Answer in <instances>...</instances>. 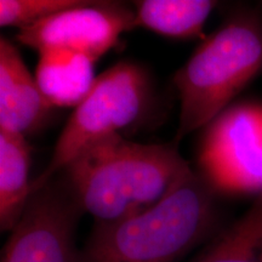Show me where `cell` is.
Instances as JSON below:
<instances>
[{
    "instance_id": "13",
    "label": "cell",
    "mask_w": 262,
    "mask_h": 262,
    "mask_svg": "<svg viewBox=\"0 0 262 262\" xmlns=\"http://www.w3.org/2000/svg\"><path fill=\"white\" fill-rule=\"evenodd\" d=\"M83 0H0V26L31 27L51 16L79 5Z\"/></svg>"
},
{
    "instance_id": "2",
    "label": "cell",
    "mask_w": 262,
    "mask_h": 262,
    "mask_svg": "<svg viewBox=\"0 0 262 262\" xmlns=\"http://www.w3.org/2000/svg\"><path fill=\"white\" fill-rule=\"evenodd\" d=\"M219 198L193 170L149 210L94 222L80 262H180L225 227Z\"/></svg>"
},
{
    "instance_id": "7",
    "label": "cell",
    "mask_w": 262,
    "mask_h": 262,
    "mask_svg": "<svg viewBox=\"0 0 262 262\" xmlns=\"http://www.w3.org/2000/svg\"><path fill=\"white\" fill-rule=\"evenodd\" d=\"M135 28V10L119 2H88L19 29L16 40L38 54L50 50L78 52L96 62Z\"/></svg>"
},
{
    "instance_id": "9",
    "label": "cell",
    "mask_w": 262,
    "mask_h": 262,
    "mask_svg": "<svg viewBox=\"0 0 262 262\" xmlns=\"http://www.w3.org/2000/svg\"><path fill=\"white\" fill-rule=\"evenodd\" d=\"M95 62L78 52L50 50L39 54L35 79L55 107H77L86 96L96 77Z\"/></svg>"
},
{
    "instance_id": "1",
    "label": "cell",
    "mask_w": 262,
    "mask_h": 262,
    "mask_svg": "<svg viewBox=\"0 0 262 262\" xmlns=\"http://www.w3.org/2000/svg\"><path fill=\"white\" fill-rule=\"evenodd\" d=\"M192 172L173 143H137L117 134L81 152L60 175L85 214L113 222L152 209Z\"/></svg>"
},
{
    "instance_id": "4",
    "label": "cell",
    "mask_w": 262,
    "mask_h": 262,
    "mask_svg": "<svg viewBox=\"0 0 262 262\" xmlns=\"http://www.w3.org/2000/svg\"><path fill=\"white\" fill-rule=\"evenodd\" d=\"M152 95L148 72L137 62L120 61L97 75L62 129L50 162L32 180L31 194L94 143L139 122L148 112Z\"/></svg>"
},
{
    "instance_id": "10",
    "label": "cell",
    "mask_w": 262,
    "mask_h": 262,
    "mask_svg": "<svg viewBox=\"0 0 262 262\" xmlns=\"http://www.w3.org/2000/svg\"><path fill=\"white\" fill-rule=\"evenodd\" d=\"M31 152L26 136L0 129V231L11 232L31 196Z\"/></svg>"
},
{
    "instance_id": "11",
    "label": "cell",
    "mask_w": 262,
    "mask_h": 262,
    "mask_svg": "<svg viewBox=\"0 0 262 262\" xmlns=\"http://www.w3.org/2000/svg\"><path fill=\"white\" fill-rule=\"evenodd\" d=\"M216 6L217 2L212 0H141L134 3L135 28L169 38L203 40L205 22Z\"/></svg>"
},
{
    "instance_id": "5",
    "label": "cell",
    "mask_w": 262,
    "mask_h": 262,
    "mask_svg": "<svg viewBox=\"0 0 262 262\" xmlns=\"http://www.w3.org/2000/svg\"><path fill=\"white\" fill-rule=\"evenodd\" d=\"M195 171L219 196L262 195V101L234 102L203 129Z\"/></svg>"
},
{
    "instance_id": "8",
    "label": "cell",
    "mask_w": 262,
    "mask_h": 262,
    "mask_svg": "<svg viewBox=\"0 0 262 262\" xmlns=\"http://www.w3.org/2000/svg\"><path fill=\"white\" fill-rule=\"evenodd\" d=\"M8 38H0V129L27 136L37 133L55 110Z\"/></svg>"
},
{
    "instance_id": "12",
    "label": "cell",
    "mask_w": 262,
    "mask_h": 262,
    "mask_svg": "<svg viewBox=\"0 0 262 262\" xmlns=\"http://www.w3.org/2000/svg\"><path fill=\"white\" fill-rule=\"evenodd\" d=\"M191 262H262V195L208 242Z\"/></svg>"
},
{
    "instance_id": "3",
    "label": "cell",
    "mask_w": 262,
    "mask_h": 262,
    "mask_svg": "<svg viewBox=\"0 0 262 262\" xmlns=\"http://www.w3.org/2000/svg\"><path fill=\"white\" fill-rule=\"evenodd\" d=\"M260 73L262 18L253 9H237L173 77L180 100L176 142L204 129Z\"/></svg>"
},
{
    "instance_id": "6",
    "label": "cell",
    "mask_w": 262,
    "mask_h": 262,
    "mask_svg": "<svg viewBox=\"0 0 262 262\" xmlns=\"http://www.w3.org/2000/svg\"><path fill=\"white\" fill-rule=\"evenodd\" d=\"M84 214L58 173L29 196L3 249L2 262H80L77 231Z\"/></svg>"
}]
</instances>
